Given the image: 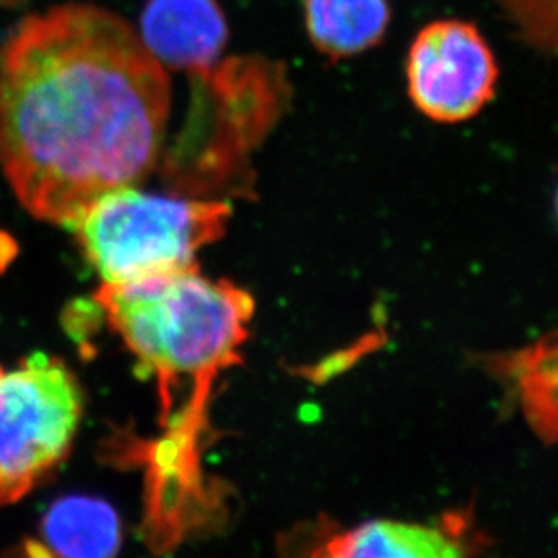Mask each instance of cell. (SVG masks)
Returning a JSON list of instances; mask_svg holds the SVG:
<instances>
[{
  "label": "cell",
  "instance_id": "obj_1",
  "mask_svg": "<svg viewBox=\"0 0 558 558\" xmlns=\"http://www.w3.org/2000/svg\"><path fill=\"white\" fill-rule=\"evenodd\" d=\"M167 69L122 16L65 4L0 46V167L32 216L73 228L93 203L158 165Z\"/></svg>",
  "mask_w": 558,
  "mask_h": 558
},
{
  "label": "cell",
  "instance_id": "obj_2",
  "mask_svg": "<svg viewBox=\"0 0 558 558\" xmlns=\"http://www.w3.org/2000/svg\"><path fill=\"white\" fill-rule=\"evenodd\" d=\"M98 302L142 371L158 378L163 403L181 379L208 390L219 371L238 364L255 310L248 291L206 279L195 264L104 284Z\"/></svg>",
  "mask_w": 558,
  "mask_h": 558
},
{
  "label": "cell",
  "instance_id": "obj_3",
  "mask_svg": "<svg viewBox=\"0 0 558 558\" xmlns=\"http://www.w3.org/2000/svg\"><path fill=\"white\" fill-rule=\"evenodd\" d=\"M230 217L227 201L126 186L93 203L71 230L104 284H125L194 266L197 252L225 235Z\"/></svg>",
  "mask_w": 558,
  "mask_h": 558
},
{
  "label": "cell",
  "instance_id": "obj_4",
  "mask_svg": "<svg viewBox=\"0 0 558 558\" xmlns=\"http://www.w3.org/2000/svg\"><path fill=\"white\" fill-rule=\"evenodd\" d=\"M82 412L78 381L57 356L0 365V506L27 496L68 456Z\"/></svg>",
  "mask_w": 558,
  "mask_h": 558
},
{
  "label": "cell",
  "instance_id": "obj_5",
  "mask_svg": "<svg viewBox=\"0 0 558 558\" xmlns=\"http://www.w3.org/2000/svg\"><path fill=\"white\" fill-rule=\"evenodd\" d=\"M407 90L437 123L469 122L496 96L499 65L472 22L445 19L417 33L407 54Z\"/></svg>",
  "mask_w": 558,
  "mask_h": 558
},
{
  "label": "cell",
  "instance_id": "obj_6",
  "mask_svg": "<svg viewBox=\"0 0 558 558\" xmlns=\"http://www.w3.org/2000/svg\"><path fill=\"white\" fill-rule=\"evenodd\" d=\"M140 38L165 69L199 74L214 68L228 44L217 0H148Z\"/></svg>",
  "mask_w": 558,
  "mask_h": 558
},
{
  "label": "cell",
  "instance_id": "obj_7",
  "mask_svg": "<svg viewBox=\"0 0 558 558\" xmlns=\"http://www.w3.org/2000/svg\"><path fill=\"white\" fill-rule=\"evenodd\" d=\"M316 557H463L475 554L480 541L463 517L439 524L369 521L342 532H327L311 543Z\"/></svg>",
  "mask_w": 558,
  "mask_h": 558
},
{
  "label": "cell",
  "instance_id": "obj_8",
  "mask_svg": "<svg viewBox=\"0 0 558 558\" xmlns=\"http://www.w3.org/2000/svg\"><path fill=\"white\" fill-rule=\"evenodd\" d=\"M311 43L327 59H349L381 43L389 0H304Z\"/></svg>",
  "mask_w": 558,
  "mask_h": 558
},
{
  "label": "cell",
  "instance_id": "obj_9",
  "mask_svg": "<svg viewBox=\"0 0 558 558\" xmlns=\"http://www.w3.org/2000/svg\"><path fill=\"white\" fill-rule=\"evenodd\" d=\"M44 544L59 557H111L122 544L111 506L90 497H68L51 506L43 522Z\"/></svg>",
  "mask_w": 558,
  "mask_h": 558
},
{
  "label": "cell",
  "instance_id": "obj_10",
  "mask_svg": "<svg viewBox=\"0 0 558 558\" xmlns=\"http://www.w3.org/2000/svg\"><path fill=\"white\" fill-rule=\"evenodd\" d=\"M502 373L510 374L532 427L549 442L557 427V351L555 342H538L510 359H500Z\"/></svg>",
  "mask_w": 558,
  "mask_h": 558
},
{
  "label": "cell",
  "instance_id": "obj_11",
  "mask_svg": "<svg viewBox=\"0 0 558 558\" xmlns=\"http://www.w3.org/2000/svg\"><path fill=\"white\" fill-rule=\"evenodd\" d=\"M497 4L527 46L544 54L557 51V0H497Z\"/></svg>",
  "mask_w": 558,
  "mask_h": 558
}]
</instances>
